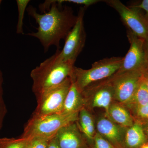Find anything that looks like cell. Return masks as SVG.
I'll return each mask as SVG.
<instances>
[{
  "label": "cell",
  "instance_id": "19",
  "mask_svg": "<svg viewBox=\"0 0 148 148\" xmlns=\"http://www.w3.org/2000/svg\"><path fill=\"white\" fill-rule=\"evenodd\" d=\"M29 2L30 1L29 0L16 1L18 12V23L16 27V33L17 34H23V19L24 12Z\"/></svg>",
  "mask_w": 148,
  "mask_h": 148
},
{
  "label": "cell",
  "instance_id": "28",
  "mask_svg": "<svg viewBox=\"0 0 148 148\" xmlns=\"http://www.w3.org/2000/svg\"><path fill=\"white\" fill-rule=\"evenodd\" d=\"M143 128H144V131L145 133L146 136L148 138V121L146 123L145 126L143 127Z\"/></svg>",
  "mask_w": 148,
  "mask_h": 148
},
{
  "label": "cell",
  "instance_id": "16",
  "mask_svg": "<svg viewBox=\"0 0 148 148\" xmlns=\"http://www.w3.org/2000/svg\"><path fill=\"white\" fill-rule=\"evenodd\" d=\"M84 137L89 142L93 140L95 135V127L92 116L87 109L83 108L79 112L77 121Z\"/></svg>",
  "mask_w": 148,
  "mask_h": 148
},
{
  "label": "cell",
  "instance_id": "15",
  "mask_svg": "<svg viewBox=\"0 0 148 148\" xmlns=\"http://www.w3.org/2000/svg\"><path fill=\"white\" fill-rule=\"evenodd\" d=\"M106 114L109 119L122 127L128 128L134 124L128 111L117 104H112Z\"/></svg>",
  "mask_w": 148,
  "mask_h": 148
},
{
  "label": "cell",
  "instance_id": "29",
  "mask_svg": "<svg viewBox=\"0 0 148 148\" xmlns=\"http://www.w3.org/2000/svg\"><path fill=\"white\" fill-rule=\"evenodd\" d=\"M140 148H148V143H146L143 145L141 146Z\"/></svg>",
  "mask_w": 148,
  "mask_h": 148
},
{
  "label": "cell",
  "instance_id": "17",
  "mask_svg": "<svg viewBox=\"0 0 148 148\" xmlns=\"http://www.w3.org/2000/svg\"><path fill=\"white\" fill-rule=\"evenodd\" d=\"M148 104V90L145 79L141 83L132 99L127 105L133 106L135 109Z\"/></svg>",
  "mask_w": 148,
  "mask_h": 148
},
{
  "label": "cell",
  "instance_id": "22",
  "mask_svg": "<svg viewBox=\"0 0 148 148\" xmlns=\"http://www.w3.org/2000/svg\"><path fill=\"white\" fill-rule=\"evenodd\" d=\"M58 4L61 5L64 2H69L84 5L85 7H88L101 1L98 0H54Z\"/></svg>",
  "mask_w": 148,
  "mask_h": 148
},
{
  "label": "cell",
  "instance_id": "20",
  "mask_svg": "<svg viewBox=\"0 0 148 148\" xmlns=\"http://www.w3.org/2000/svg\"><path fill=\"white\" fill-rule=\"evenodd\" d=\"M51 138L35 137L27 139L26 148H47L49 140Z\"/></svg>",
  "mask_w": 148,
  "mask_h": 148
},
{
  "label": "cell",
  "instance_id": "7",
  "mask_svg": "<svg viewBox=\"0 0 148 148\" xmlns=\"http://www.w3.org/2000/svg\"><path fill=\"white\" fill-rule=\"evenodd\" d=\"M145 69L127 72L111 77L114 98L120 103L127 104L145 79Z\"/></svg>",
  "mask_w": 148,
  "mask_h": 148
},
{
  "label": "cell",
  "instance_id": "12",
  "mask_svg": "<svg viewBox=\"0 0 148 148\" xmlns=\"http://www.w3.org/2000/svg\"><path fill=\"white\" fill-rule=\"evenodd\" d=\"M98 133L107 139L116 148H123L125 127L107 118L98 120L96 125Z\"/></svg>",
  "mask_w": 148,
  "mask_h": 148
},
{
  "label": "cell",
  "instance_id": "30",
  "mask_svg": "<svg viewBox=\"0 0 148 148\" xmlns=\"http://www.w3.org/2000/svg\"><path fill=\"white\" fill-rule=\"evenodd\" d=\"M1 1H0V4H1Z\"/></svg>",
  "mask_w": 148,
  "mask_h": 148
},
{
  "label": "cell",
  "instance_id": "5",
  "mask_svg": "<svg viewBox=\"0 0 148 148\" xmlns=\"http://www.w3.org/2000/svg\"><path fill=\"white\" fill-rule=\"evenodd\" d=\"M71 77L54 86L36 98L37 106L33 116H42L63 113L64 102L71 84Z\"/></svg>",
  "mask_w": 148,
  "mask_h": 148
},
{
  "label": "cell",
  "instance_id": "10",
  "mask_svg": "<svg viewBox=\"0 0 148 148\" xmlns=\"http://www.w3.org/2000/svg\"><path fill=\"white\" fill-rule=\"evenodd\" d=\"M81 92L85 101H91V107L103 108L107 114L114 98L111 77L89 86Z\"/></svg>",
  "mask_w": 148,
  "mask_h": 148
},
{
  "label": "cell",
  "instance_id": "3",
  "mask_svg": "<svg viewBox=\"0 0 148 148\" xmlns=\"http://www.w3.org/2000/svg\"><path fill=\"white\" fill-rule=\"evenodd\" d=\"M123 60V57L105 58L94 62L88 70L74 66L70 77L82 92L89 86L113 76L120 68Z\"/></svg>",
  "mask_w": 148,
  "mask_h": 148
},
{
  "label": "cell",
  "instance_id": "27",
  "mask_svg": "<svg viewBox=\"0 0 148 148\" xmlns=\"http://www.w3.org/2000/svg\"><path fill=\"white\" fill-rule=\"evenodd\" d=\"M144 48H145V54L146 65H147V67H148V37L145 39Z\"/></svg>",
  "mask_w": 148,
  "mask_h": 148
},
{
  "label": "cell",
  "instance_id": "11",
  "mask_svg": "<svg viewBox=\"0 0 148 148\" xmlns=\"http://www.w3.org/2000/svg\"><path fill=\"white\" fill-rule=\"evenodd\" d=\"M55 137L60 148H89L77 121L61 128Z\"/></svg>",
  "mask_w": 148,
  "mask_h": 148
},
{
  "label": "cell",
  "instance_id": "23",
  "mask_svg": "<svg viewBox=\"0 0 148 148\" xmlns=\"http://www.w3.org/2000/svg\"><path fill=\"white\" fill-rule=\"evenodd\" d=\"M137 115L141 118L148 119V104L135 109Z\"/></svg>",
  "mask_w": 148,
  "mask_h": 148
},
{
  "label": "cell",
  "instance_id": "1",
  "mask_svg": "<svg viewBox=\"0 0 148 148\" xmlns=\"http://www.w3.org/2000/svg\"><path fill=\"white\" fill-rule=\"evenodd\" d=\"M59 5L54 1H46L40 8L44 11L49 8V10L42 14L38 13L33 7L28 8L29 14L38 24L37 32L29 35L39 40L45 52L52 45L59 49L60 41L66 38L76 21L77 16H74L70 9L62 10L59 8Z\"/></svg>",
  "mask_w": 148,
  "mask_h": 148
},
{
  "label": "cell",
  "instance_id": "2",
  "mask_svg": "<svg viewBox=\"0 0 148 148\" xmlns=\"http://www.w3.org/2000/svg\"><path fill=\"white\" fill-rule=\"evenodd\" d=\"M74 64L62 61L59 49L31 72L32 91L36 98L47 90L60 84L71 76Z\"/></svg>",
  "mask_w": 148,
  "mask_h": 148
},
{
  "label": "cell",
  "instance_id": "9",
  "mask_svg": "<svg viewBox=\"0 0 148 148\" xmlns=\"http://www.w3.org/2000/svg\"><path fill=\"white\" fill-rule=\"evenodd\" d=\"M127 37L130 47L123 57L120 68L114 75L143 70L147 68L144 48L145 39L137 36L129 30L127 32Z\"/></svg>",
  "mask_w": 148,
  "mask_h": 148
},
{
  "label": "cell",
  "instance_id": "21",
  "mask_svg": "<svg viewBox=\"0 0 148 148\" xmlns=\"http://www.w3.org/2000/svg\"><path fill=\"white\" fill-rule=\"evenodd\" d=\"M93 140L94 148H116L109 141L98 133L95 134Z\"/></svg>",
  "mask_w": 148,
  "mask_h": 148
},
{
  "label": "cell",
  "instance_id": "6",
  "mask_svg": "<svg viewBox=\"0 0 148 148\" xmlns=\"http://www.w3.org/2000/svg\"><path fill=\"white\" fill-rule=\"evenodd\" d=\"M84 12V8H81L77 16L75 24L65 38L63 49L59 50V57L65 62L75 64L84 47L86 40L83 21Z\"/></svg>",
  "mask_w": 148,
  "mask_h": 148
},
{
  "label": "cell",
  "instance_id": "14",
  "mask_svg": "<svg viewBox=\"0 0 148 148\" xmlns=\"http://www.w3.org/2000/svg\"><path fill=\"white\" fill-rule=\"evenodd\" d=\"M84 99L82 92L78 90L75 85L72 82L64 102L63 113L77 112L84 108Z\"/></svg>",
  "mask_w": 148,
  "mask_h": 148
},
{
  "label": "cell",
  "instance_id": "26",
  "mask_svg": "<svg viewBox=\"0 0 148 148\" xmlns=\"http://www.w3.org/2000/svg\"><path fill=\"white\" fill-rule=\"evenodd\" d=\"M55 136L49 140L48 145L47 148H60L58 145Z\"/></svg>",
  "mask_w": 148,
  "mask_h": 148
},
{
  "label": "cell",
  "instance_id": "18",
  "mask_svg": "<svg viewBox=\"0 0 148 148\" xmlns=\"http://www.w3.org/2000/svg\"><path fill=\"white\" fill-rule=\"evenodd\" d=\"M27 141L26 138H3L0 139V148H26Z\"/></svg>",
  "mask_w": 148,
  "mask_h": 148
},
{
  "label": "cell",
  "instance_id": "13",
  "mask_svg": "<svg viewBox=\"0 0 148 148\" xmlns=\"http://www.w3.org/2000/svg\"><path fill=\"white\" fill-rule=\"evenodd\" d=\"M147 140L143 125L136 123L125 131L123 144L126 148H140L147 143Z\"/></svg>",
  "mask_w": 148,
  "mask_h": 148
},
{
  "label": "cell",
  "instance_id": "4",
  "mask_svg": "<svg viewBox=\"0 0 148 148\" xmlns=\"http://www.w3.org/2000/svg\"><path fill=\"white\" fill-rule=\"evenodd\" d=\"M79 112L32 116L24 127L21 137L26 139L35 137L52 138L61 128L77 121Z\"/></svg>",
  "mask_w": 148,
  "mask_h": 148
},
{
  "label": "cell",
  "instance_id": "8",
  "mask_svg": "<svg viewBox=\"0 0 148 148\" xmlns=\"http://www.w3.org/2000/svg\"><path fill=\"white\" fill-rule=\"evenodd\" d=\"M105 2L118 12L128 29L139 38L145 39L148 37V21L133 6L127 7L119 0H109Z\"/></svg>",
  "mask_w": 148,
  "mask_h": 148
},
{
  "label": "cell",
  "instance_id": "25",
  "mask_svg": "<svg viewBox=\"0 0 148 148\" xmlns=\"http://www.w3.org/2000/svg\"><path fill=\"white\" fill-rule=\"evenodd\" d=\"M133 6L139 9H143L145 10L146 13L145 16L148 21V0H143L140 4Z\"/></svg>",
  "mask_w": 148,
  "mask_h": 148
},
{
  "label": "cell",
  "instance_id": "24",
  "mask_svg": "<svg viewBox=\"0 0 148 148\" xmlns=\"http://www.w3.org/2000/svg\"><path fill=\"white\" fill-rule=\"evenodd\" d=\"M7 110L5 105L0 94V129L2 126L4 118L6 113Z\"/></svg>",
  "mask_w": 148,
  "mask_h": 148
}]
</instances>
